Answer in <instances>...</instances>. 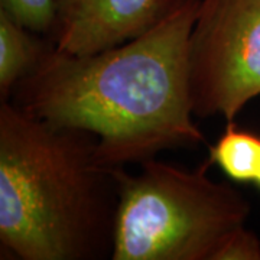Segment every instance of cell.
I'll list each match as a JSON object with an SVG mask.
<instances>
[{
	"label": "cell",
	"mask_w": 260,
	"mask_h": 260,
	"mask_svg": "<svg viewBox=\"0 0 260 260\" xmlns=\"http://www.w3.org/2000/svg\"><path fill=\"white\" fill-rule=\"evenodd\" d=\"M201 0H177L156 25L90 55L55 47L15 87L12 102L58 126L97 138L104 165L126 167L207 138L192 120L186 48Z\"/></svg>",
	"instance_id": "1"
},
{
	"label": "cell",
	"mask_w": 260,
	"mask_h": 260,
	"mask_svg": "<svg viewBox=\"0 0 260 260\" xmlns=\"http://www.w3.org/2000/svg\"><path fill=\"white\" fill-rule=\"evenodd\" d=\"M117 168L99 159L93 133L0 103L2 259H112Z\"/></svg>",
	"instance_id": "2"
},
{
	"label": "cell",
	"mask_w": 260,
	"mask_h": 260,
	"mask_svg": "<svg viewBox=\"0 0 260 260\" xmlns=\"http://www.w3.org/2000/svg\"><path fill=\"white\" fill-rule=\"evenodd\" d=\"M155 158L132 175L117 168L119 211L112 260H213L229 236L246 225L250 201L208 175Z\"/></svg>",
	"instance_id": "3"
},
{
	"label": "cell",
	"mask_w": 260,
	"mask_h": 260,
	"mask_svg": "<svg viewBox=\"0 0 260 260\" xmlns=\"http://www.w3.org/2000/svg\"><path fill=\"white\" fill-rule=\"evenodd\" d=\"M186 67L194 116L234 121L260 95V0H201Z\"/></svg>",
	"instance_id": "4"
},
{
	"label": "cell",
	"mask_w": 260,
	"mask_h": 260,
	"mask_svg": "<svg viewBox=\"0 0 260 260\" xmlns=\"http://www.w3.org/2000/svg\"><path fill=\"white\" fill-rule=\"evenodd\" d=\"M177 0H59L52 37L58 52L90 55L139 37Z\"/></svg>",
	"instance_id": "5"
},
{
	"label": "cell",
	"mask_w": 260,
	"mask_h": 260,
	"mask_svg": "<svg viewBox=\"0 0 260 260\" xmlns=\"http://www.w3.org/2000/svg\"><path fill=\"white\" fill-rule=\"evenodd\" d=\"M54 47L49 38L41 37L19 25L0 10V99L9 102L15 87L32 74Z\"/></svg>",
	"instance_id": "6"
},
{
	"label": "cell",
	"mask_w": 260,
	"mask_h": 260,
	"mask_svg": "<svg viewBox=\"0 0 260 260\" xmlns=\"http://www.w3.org/2000/svg\"><path fill=\"white\" fill-rule=\"evenodd\" d=\"M208 159L234 182L253 184L260 167V135L227 121L223 133L210 146Z\"/></svg>",
	"instance_id": "7"
},
{
	"label": "cell",
	"mask_w": 260,
	"mask_h": 260,
	"mask_svg": "<svg viewBox=\"0 0 260 260\" xmlns=\"http://www.w3.org/2000/svg\"><path fill=\"white\" fill-rule=\"evenodd\" d=\"M59 0H0V10L19 25L52 41Z\"/></svg>",
	"instance_id": "8"
},
{
	"label": "cell",
	"mask_w": 260,
	"mask_h": 260,
	"mask_svg": "<svg viewBox=\"0 0 260 260\" xmlns=\"http://www.w3.org/2000/svg\"><path fill=\"white\" fill-rule=\"evenodd\" d=\"M213 260H260L259 236L243 225L229 236Z\"/></svg>",
	"instance_id": "9"
},
{
	"label": "cell",
	"mask_w": 260,
	"mask_h": 260,
	"mask_svg": "<svg viewBox=\"0 0 260 260\" xmlns=\"http://www.w3.org/2000/svg\"><path fill=\"white\" fill-rule=\"evenodd\" d=\"M253 184H254L256 188H259L260 189V167H259V171H257V175H256L254 181H253Z\"/></svg>",
	"instance_id": "10"
}]
</instances>
